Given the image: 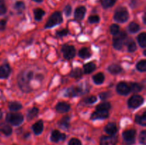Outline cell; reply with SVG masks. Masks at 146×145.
Returning <instances> with one entry per match:
<instances>
[{"label":"cell","mask_w":146,"mask_h":145,"mask_svg":"<svg viewBox=\"0 0 146 145\" xmlns=\"http://www.w3.org/2000/svg\"><path fill=\"white\" fill-rule=\"evenodd\" d=\"M117 0H101V4L104 9L112 7L115 4Z\"/></svg>","instance_id":"35"},{"label":"cell","mask_w":146,"mask_h":145,"mask_svg":"<svg viewBox=\"0 0 146 145\" xmlns=\"http://www.w3.org/2000/svg\"><path fill=\"white\" fill-rule=\"evenodd\" d=\"M108 117V112L106 110H98L96 109L95 112H93L91 116V119L92 120H97V119H104Z\"/></svg>","instance_id":"13"},{"label":"cell","mask_w":146,"mask_h":145,"mask_svg":"<svg viewBox=\"0 0 146 145\" xmlns=\"http://www.w3.org/2000/svg\"><path fill=\"white\" fill-rule=\"evenodd\" d=\"M127 34L125 31H122L116 36H114L113 38V46L115 49L120 51L122 49L123 44L126 43Z\"/></svg>","instance_id":"5"},{"label":"cell","mask_w":146,"mask_h":145,"mask_svg":"<svg viewBox=\"0 0 146 145\" xmlns=\"http://www.w3.org/2000/svg\"><path fill=\"white\" fill-rule=\"evenodd\" d=\"M6 25H7V20H0V31H4L6 28Z\"/></svg>","instance_id":"47"},{"label":"cell","mask_w":146,"mask_h":145,"mask_svg":"<svg viewBox=\"0 0 146 145\" xmlns=\"http://www.w3.org/2000/svg\"><path fill=\"white\" fill-rule=\"evenodd\" d=\"M144 102V98L139 95H133L128 100V105L130 108L136 109L142 105Z\"/></svg>","instance_id":"8"},{"label":"cell","mask_w":146,"mask_h":145,"mask_svg":"<svg viewBox=\"0 0 146 145\" xmlns=\"http://www.w3.org/2000/svg\"><path fill=\"white\" fill-rule=\"evenodd\" d=\"M29 135H30V133H27V134H25V135H24V138H28L29 136Z\"/></svg>","instance_id":"49"},{"label":"cell","mask_w":146,"mask_h":145,"mask_svg":"<svg viewBox=\"0 0 146 145\" xmlns=\"http://www.w3.org/2000/svg\"><path fill=\"white\" fill-rule=\"evenodd\" d=\"M104 131L107 134L113 136V135L116 134V133L118 132V127L115 123L110 122L108 125H106L104 127Z\"/></svg>","instance_id":"16"},{"label":"cell","mask_w":146,"mask_h":145,"mask_svg":"<svg viewBox=\"0 0 146 145\" xmlns=\"http://www.w3.org/2000/svg\"><path fill=\"white\" fill-rule=\"evenodd\" d=\"M143 54H144V55H145V56H146V52H145V50H144V51H143Z\"/></svg>","instance_id":"52"},{"label":"cell","mask_w":146,"mask_h":145,"mask_svg":"<svg viewBox=\"0 0 146 145\" xmlns=\"http://www.w3.org/2000/svg\"><path fill=\"white\" fill-rule=\"evenodd\" d=\"M31 129L36 135L41 134L44 130V123H43L42 120H38L35 122L31 127Z\"/></svg>","instance_id":"17"},{"label":"cell","mask_w":146,"mask_h":145,"mask_svg":"<svg viewBox=\"0 0 146 145\" xmlns=\"http://www.w3.org/2000/svg\"><path fill=\"white\" fill-rule=\"evenodd\" d=\"M66 135L64 133H61L58 130L53 131L50 136V140L54 143H58L60 141L64 142L66 140Z\"/></svg>","instance_id":"11"},{"label":"cell","mask_w":146,"mask_h":145,"mask_svg":"<svg viewBox=\"0 0 146 145\" xmlns=\"http://www.w3.org/2000/svg\"><path fill=\"white\" fill-rule=\"evenodd\" d=\"M129 86L131 92L132 91L133 92H141L143 89V86L141 84L138 83V82H131Z\"/></svg>","instance_id":"32"},{"label":"cell","mask_w":146,"mask_h":145,"mask_svg":"<svg viewBox=\"0 0 146 145\" xmlns=\"http://www.w3.org/2000/svg\"><path fill=\"white\" fill-rule=\"evenodd\" d=\"M32 1H35V2H38V3H41V2H42V1H43V0H32Z\"/></svg>","instance_id":"50"},{"label":"cell","mask_w":146,"mask_h":145,"mask_svg":"<svg viewBox=\"0 0 146 145\" xmlns=\"http://www.w3.org/2000/svg\"><path fill=\"white\" fill-rule=\"evenodd\" d=\"M143 21L144 24H145L146 21H145V14H144L143 16Z\"/></svg>","instance_id":"48"},{"label":"cell","mask_w":146,"mask_h":145,"mask_svg":"<svg viewBox=\"0 0 146 145\" xmlns=\"http://www.w3.org/2000/svg\"><path fill=\"white\" fill-rule=\"evenodd\" d=\"M9 109L11 112H17L22 108V105L19 102H11L9 103Z\"/></svg>","instance_id":"28"},{"label":"cell","mask_w":146,"mask_h":145,"mask_svg":"<svg viewBox=\"0 0 146 145\" xmlns=\"http://www.w3.org/2000/svg\"><path fill=\"white\" fill-rule=\"evenodd\" d=\"M137 40H138V44L140 45V46L141 48H145L146 47V33L143 32L141 33L138 36V38H137Z\"/></svg>","instance_id":"29"},{"label":"cell","mask_w":146,"mask_h":145,"mask_svg":"<svg viewBox=\"0 0 146 145\" xmlns=\"http://www.w3.org/2000/svg\"><path fill=\"white\" fill-rule=\"evenodd\" d=\"M84 93V89L82 88H81V87H71V88L66 90L64 96L72 97V98H74V97L79 96V95H82Z\"/></svg>","instance_id":"10"},{"label":"cell","mask_w":146,"mask_h":145,"mask_svg":"<svg viewBox=\"0 0 146 145\" xmlns=\"http://www.w3.org/2000/svg\"><path fill=\"white\" fill-rule=\"evenodd\" d=\"M125 44H126L127 47H128V52L133 53V52H135V51L137 50L136 44H135V42L133 41V40H132V39L128 40V39H127L126 43H125Z\"/></svg>","instance_id":"30"},{"label":"cell","mask_w":146,"mask_h":145,"mask_svg":"<svg viewBox=\"0 0 146 145\" xmlns=\"http://www.w3.org/2000/svg\"><path fill=\"white\" fill-rule=\"evenodd\" d=\"M83 73H84V72H83L82 70H81V68H76L71 71L70 75H71L72 78H76V79H78V78H81V77H82Z\"/></svg>","instance_id":"33"},{"label":"cell","mask_w":146,"mask_h":145,"mask_svg":"<svg viewBox=\"0 0 146 145\" xmlns=\"http://www.w3.org/2000/svg\"><path fill=\"white\" fill-rule=\"evenodd\" d=\"M86 13V9L84 6H81L76 9L75 12H74V18L76 20L80 21H82L84 18V16Z\"/></svg>","instance_id":"14"},{"label":"cell","mask_w":146,"mask_h":145,"mask_svg":"<svg viewBox=\"0 0 146 145\" xmlns=\"http://www.w3.org/2000/svg\"><path fill=\"white\" fill-rule=\"evenodd\" d=\"M0 132L5 136H10L12 134V128L8 124L1 122L0 123Z\"/></svg>","instance_id":"19"},{"label":"cell","mask_w":146,"mask_h":145,"mask_svg":"<svg viewBox=\"0 0 146 145\" xmlns=\"http://www.w3.org/2000/svg\"><path fill=\"white\" fill-rule=\"evenodd\" d=\"M139 142L141 144L145 145L146 144V131L143 130L140 133L139 135Z\"/></svg>","instance_id":"41"},{"label":"cell","mask_w":146,"mask_h":145,"mask_svg":"<svg viewBox=\"0 0 146 145\" xmlns=\"http://www.w3.org/2000/svg\"><path fill=\"white\" fill-rule=\"evenodd\" d=\"M120 31V28L119 26L116 24H113L112 25H111L110 26V32L112 35L113 36H116L119 34Z\"/></svg>","instance_id":"38"},{"label":"cell","mask_w":146,"mask_h":145,"mask_svg":"<svg viewBox=\"0 0 146 145\" xmlns=\"http://www.w3.org/2000/svg\"><path fill=\"white\" fill-rule=\"evenodd\" d=\"M136 68L140 72H145L146 71V61L141 60L137 63Z\"/></svg>","instance_id":"37"},{"label":"cell","mask_w":146,"mask_h":145,"mask_svg":"<svg viewBox=\"0 0 146 145\" xmlns=\"http://www.w3.org/2000/svg\"><path fill=\"white\" fill-rule=\"evenodd\" d=\"M7 9L6 7L5 1L4 0H0V16H2L7 13Z\"/></svg>","instance_id":"39"},{"label":"cell","mask_w":146,"mask_h":145,"mask_svg":"<svg viewBox=\"0 0 146 145\" xmlns=\"http://www.w3.org/2000/svg\"><path fill=\"white\" fill-rule=\"evenodd\" d=\"M11 73V67L9 64H3L0 66V79H7Z\"/></svg>","instance_id":"15"},{"label":"cell","mask_w":146,"mask_h":145,"mask_svg":"<svg viewBox=\"0 0 146 145\" xmlns=\"http://www.w3.org/2000/svg\"><path fill=\"white\" fill-rule=\"evenodd\" d=\"M118 136L116 135L102 136L100 139V145H116Z\"/></svg>","instance_id":"9"},{"label":"cell","mask_w":146,"mask_h":145,"mask_svg":"<svg viewBox=\"0 0 146 145\" xmlns=\"http://www.w3.org/2000/svg\"><path fill=\"white\" fill-rule=\"evenodd\" d=\"M113 18L118 23H125L129 18V13L128 9L124 7H120L115 9Z\"/></svg>","instance_id":"2"},{"label":"cell","mask_w":146,"mask_h":145,"mask_svg":"<svg viewBox=\"0 0 146 145\" xmlns=\"http://www.w3.org/2000/svg\"><path fill=\"white\" fill-rule=\"evenodd\" d=\"M14 145H15V144H14Z\"/></svg>","instance_id":"53"},{"label":"cell","mask_w":146,"mask_h":145,"mask_svg":"<svg viewBox=\"0 0 146 145\" xmlns=\"http://www.w3.org/2000/svg\"><path fill=\"white\" fill-rule=\"evenodd\" d=\"M68 145H82V143L77 138H72L69 140Z\"/></svg>","instance_id":"44"},{"label":"cell","mask_w":146,"mask_h":145,"mask_svg":"<svg viewBox=\"0 0 146 145\" xmlns=\"http://www.w3.org/2000/svg\"><path fill=\"white\" fill-rule=\"evenodd\" d=\"M58 126L60 128L63 129H68L70 126V118L69 117L66 116L63 117L61 120L58 122Z\"/></svg>","instance_id":"21"},{"label":"cell","mask_w":146,"mask_h":145,"mask_svg":"<svg viewBox=\"0 0 146 145\" xmlns=\"http://www.w3.org/2000/svg\"><path fill=\"white\" fill-rule=\"evenodd\" d=\"M107 70H108V71L110 73L113 74V75H117V74L121 73V71H123L121 65H118V64H112V65H110L108 67V68H107Z\"/></svg>","instance_id":"20"},{"label":"cell","mask_w":146,"mask_h":145,"mask_svg":"<svg viewBox=\"0 0 146 145\" xmlns=\"http://www.w3.org/2000/svg\"><path fill=\"white\" fill-rule=\"evenodd\" d=\"M68 33H69L68 30L67 28H64V29L56 31V37H58V38H63L64 36H66L68 34Z\"/></svg>","instance_id":"40"},{"label":"cell","mask_w":146,"mask_h":145,"mask_svg":"<svg viewBox=\"0 0 146 145\" xmlns=\"http://www.w3.org/2000/svg\"><path fill=\"white\" fill-rule=\"evenodd\" d=\"M56 110L58 112L60 113H66V112H68L71 108L70 105H68V103L64 102H58L56 105Z\"/></svg>","instance_id":"18"},{"label":"cell","mask_w":146,"mask_h":145,"mask_svg":"<svg viewBox=\"0 0 146 145\" xmlns=\"http://www.w3.org/2000/svg\"><path fill=\"white\" fill-rule=\"evenodd\" d=\"M1 117H2V111L0 109V119H1Z\"/></svg>","instance_id":"51"},{"label":"cell","mask_w":146,"mask_h":145,"mask_svg":"<svg viewBox=\"0 0 146 145\" xmlns=\"http://www.w3.org/2000/svg\"><path fill=\"white\" fill-rule=\"evenodd\" d=\"M61 51L62 52L64 58L66 60H71L76 55V49L73 45L64 44L61 47Z\"/></svg>","instance_id":"7"},{"label":"cell","mask_w":146,"mask_h":145,"mask_svg":"<svg viewBox=\"0 0 146 145\" xmlns=\"http://www.w3.org/2000/svg\"><path fill=\"white\" fill-rule=\"evenodd\" d=\"M24 121V116L19 112H9L6 115V122L13 126H19Z\"/></svg>","instance_id":"3"},{"label":"cell","mask_w":146,"mask_h":145,"mask_svg":"<svg viewBox=\"0 0 146 145\" xmlns=\"http://www.w3.org/2000/svg\"><path fill=\"white\" fill-rule=\"evenodd\" d=\"M34 76V72L29 70H26L20 72L17 78L19 86L20 89L24 92H29L31 90L29 83Z\"/></svg>","instance_id":"1"},{"label":"cell","mask_w":146,"mask_h":145,"mask_svg":"<svg viewBox=\"0 0 146 145\" xmlns=\"http://www.w3.org/2000/svg\"><path fill=\"white\" fill-rule=\"evenodd\" d=\"M140 26L135 22H131L128 26V30L131 34H135L140 31Z\"/></svg>","instance_id":"31"},{"label":"cell","mask_w":146,"mask_h":145,"mask_svg":"<svg viewBox=\"0 0 146 145\" xmlns=\"http://www.w3.org/2000/svg\"><path fill=\"white\" fill-rule=\"evenodd\" d=\"M38 111H39L37 107H32L31 109H30L27 114V120L30 121L31 120V119H34V117H36L38 115Z\"/></svg>","instance_id":"24"},{"label":"cell","mask_w":146,"mask_h":145,"mask_svg":"<svg viewBox=\"0 0 146 145\" xmlns=\"http://www.w3.org/2000/svg\"><path fill=\"white\" fill-rule=\"evenodd\" d=\"M122 136L125 145H133L135 143L136 130L134 129H127L123 132Z\"/></svg>","instance_id":"6"},{"label":"cell","mask_w":146,"mask_h":145,"mask_svg":"<svg viewBox=\"0 0 146 145\" xmlns=\"http://www.w3.org/2000/svg\"><path fill=\"white\" fill-rule=\"evenodd\" d=\"M71 12H72V8H71V5L68 4L64 8V13H65V15L66 16H70L71 14Z\"/></svg>","instance_id":"45"},{"label":"cell","mask_w":146,"mask_h":145,"mask_svg":"<svg viewBox=\"0 0 146 145\" xmlns=\"http://www.w3.org/2000/svg\"><path fill=\"white\" fill-rule=\"evenodd\" d=\"M96 68V64L94 62H90L84 65V72L85 74H90L94 72Z\"/></svg>","instance_id":"22"},{"label":"cell","mask_w":146,"mask_h":145,"mask_svg":"<svg viewBox=\"0 0 146 145\" xmlns=\"http://www.w3.org/2000/svg\"><path fill=\"white\" fill-rule=\"evenodd\" d=\"M116 91L119 95H127L131 92L130 86L125 82H121L117 85Z\"/></svg>","instance_id":"12"},{"label":"cell","mask_w":146,"mask_h":145,"mask_svg":"<svg viewBox=\"0 0 146 145\" xmlns=\"http://www.w3.org/2000/svg\"><path fill=\"white\" fill-rule=\"evenodd\" d=\"M104 80H105V76L102 72H98V73L96 74L95 75L93 76V80H94V83L96 85H101L104 82Z\"/></svg>","instance_id":"27"},{"label":"cell","mask_w":146,"mask_h":145,"mask_svg":"<svg viewBox=\"0 0 146 145\" xmlns=\"http://www.w3.org/2000/svg\"><path fill=\"white\" fill-rule=\"evenodd\" d=\"M34 18L36 21H39L42 19L43 16L45 15V11L40 8H36L34 10Z\"/></svg>","instance_id":"25"},{"label":"cell","mask_w":146,"mask_h":145,"mask_svg":"<svg viewBox=\"0 0 146 145\" xmlns=\"http://www.w3.org/2000/svg\"><path fill=\"white\" fill-rule=\"evenodd\" d=\"M110 95H111V93H110V92H102V93L100 94L99 96H100V98H101L102 100H106L107 98H109Z\"/></svg>","instance_id":"46"},{"label":"cell","mask_w":146,"mask_h":145,"mask_svg":"<svg viewBox=\"0 0 146 145\" xmlns=\"http://www.w3.org/2000/svg\"><path fill=\"white\" fill-rule=\"evenodd\" d=\"M63 22V16L62 14L60 11H55L53 13L50 17L48 18L46 24L44 28H51L57 25H59L60 24Z\"/></svg>","instance_id":"4"},{"label":"cell","mask_w":146,"mask_h":145,"mask_svg":"<svg viewBox=\"0 0 146 145\" xmlns=\"http://www.w3.org/2000/svg\"><path fill=\"white\" fill-rule=\"evenodd\" d=\"M135 122L141 126H146V112H144L143 115H137L135 117Z\"/></svg>","instance_id":"23"},{"label":"cell","mask_w":146,"mask_h":145,"mask_svg":"<svg viewBox=\"0 0 146 145\" xmlns=\"http://www.w3.org/2000/svg\"><path fill=\"white\" fill-rule=\"evenodd\" d=\"M111 108V105L108 102H104L102 103L99 104L96 106V109L98 110H106L108 111Z\"/></svg>","instance_id":"34"},{"label":"cell","mask_w":146,"mask_h":145,"mask_svg":"<svg viewBox=\"0 0 146 145\" xmlns=\"http://www.w3.org/2000/svg\"><path fill=\"white\" fill-rule=\"evenodd\" d=\"M97 101V98L94 95H92V96H89L86 98L84 100V102L86 104H94Z\"/></svg>","instance_id":"43"},{"label":"cell","mask_w":146,"mask_h":145,"mask_svg":"<svg viewBox=\"0 0 146 145\" xmlns=\"http://www.w3.org/2000/svg\"><path fill=\"white\" fill-rule=\"evenodd\" d=\"M88 21L90 24H97L100 21V17L98 15H92L88 17Z\"/></svg>","instance_id":"42"},{"label":"cell","mask_w":146,"mask_h":145,"mask_svg":"<svg viewBox=\"0 0 146 145\" xmlns=\"http://www.w3.org/2000/svg\"><path fill=\"white\" fill-rule=\"evenodd\" d=\"M14 9L17 10L18 12L21 13L25 9V4H24L23 1H18L14 4Z\"/></svg>","instance_id":"36"},{"label":"cell","mask_w":146,"mask_h":145,"mask_svg":"<svg viewBox=\"0 0 146 145\" xmlns=\"http://www.w3.org/2000/svg\"><path fill=\"white\" fill-rule=\"evenodd\" d=\"M78 56L83 59H86V58H89L91 56V53L88 48H82L78 51Z\"/></svg>","instance_id":"26"}]
</instances>
